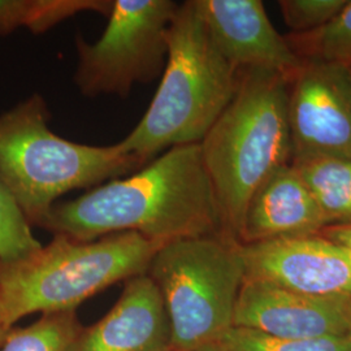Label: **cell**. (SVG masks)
<instances>
[{"label": "cell", "mask_w": 351, "mask_h": 351, "mask_svg": "<svg viewBox=\"0 0 351 351\" xmlns=\"http://www.w3.org/2000/svg\"><path fill=\"white\" fill-rule=\"evenodd\" d=\"M42 228L78 241L136 232L162 245L226 234L201 143L169 149L128 178L56 203Z\"/></svg>", "instance_id": "cell-1"}, {"label": "cell", "mask_w": 351, "mask_h": 351, "mask_svg": "<svg viewBox=\"0 0 351 351\" xmlns=\"http://www.w3.org/2000/svg\"><path fill=\"white\" fill-rule=\"evenodd\" d=\"M66 351H173L163 297L150 276L125 281L112 308L78 332Z\"/></svg>", "instance_id": "cell-12"}, {"label": "cell", "mask_w": 351, "mask_h": 351, "mask_svg": "<svg viewBox=\"0 0 351 351\" xmlns=\"http://www.w3.org/2000/svg\"><path fill=\"white\" fill-rule=\"evenodd\" d=\"M147 275L163 297L173 351L216 343L233 326L245 281L239 241L213 234L169 242L155 254Z\"/></svg>", "instance_id": "cell-6"}, {"label": "cell", "mask_w": 351, "mask_h": 351, "mask_svg": "<svg viewBox=\"0 0 351 351\" xmlns=\"http://www.w3.org/2000/svg\"><path fill=\"white\" fill-rule=\"evenodd\" d=\"M322 236L335 242L346 251L351 261V224L349 226H330L322 232Z\"/></svg>", "instance_id": "cell-21"}, {"label": "cell", "mask_w": 351, "mask_h": 351, "mask_svg": "<svg viewBox=\"0 0 351 351\" xmlns=\"http://www.w3.org/2000/svg\"><path fill=\"white\" fill-rule=\"evenodd\" d=\"M288 40L301 59L351 66V0L324 27Z\"/></svg>", "instance_id": "cell-17"}, {"label": "cell", "mask_w": 351, "mask_h": 351, "mask_svg": "<svg viewBox=\"0 0 351 351\" xmlns=\"http://www.w3.org/2000/svg\"><path fill=\"white\" fill-rule=\"evenodd\" d=\"M13 326H10L8 320H7V316L4 314V310H3V306L0 303V348L1 345L4 343V339L7 337V335L10 333V330L12 329Z\"/></svg>", "instance_id": "cell-22"}, {"label": "cell", "mask_w": 351, "mask_h": 351, "mask_svg": "<svg viewBox=\"0 0 351 351\" xmlns=\"http://www.w3.org/2000/svg\"><path fill=\"white\" fill-rule=\"evenodd\" d=\"M162 246L136 232L93 241L53 234L26 258L0 261V303L7 320L13 326L29 315L73 311L113 284L146 275Z\"/></svg>", "instance_id": "cell-5"}, {"label": "cell", "mask_w": 351, "mask_h": 351, "mask_svg": "<svg viewBox=\"0 0 351 351\" xmlns=\"http://www.w3.org/2000/svg\"><path fill=\"white\" fill-rule=\"evenodd\" d=\"M178 8L172 0H112L108 24L95 43L75 37V84L85 97L125 98L134 85L163 75L167 33Z\"/></svg>", "instance_id": "cell-7"}, {"label": "cell", "mask_w": 351, "mask_h": 351, "mask_svg": "<svg viewBox=\"0 0 351 351\" xmlns=\"http://www.w3.org/2000/svg\"><path fill=\"white\" fill-rule=\"evenodd\" d=\"M291 164L351 158V66L303 59L289 81Z\"/></svg>", "instance_id": "cell-8"}, {"label": "cell", "mask_w": 351, "mask_h": 351, "mask_svg": "<svg viewBox=\"0 0 351 351\" xmlns=\"http://www.w3.org/2000/svg\"><path fill=\"white\" fill-rule=\"evenodd\" d=\"M233 326L287 339L350 336L351 298L308 295L245 280Z\"/></svg>", "instance_id": "cell-11"}, {"label": "cell", "mask_w": 351, "mask_h": 351, "mask_svg": "<svg viewBox=\"0 0 351 351\" xmlns=\"http://www.w3.org/2000/svg\"><path fill=\"white\" fill-rule=\"evenodd\" d=\"M194 351H220L219 346L216 343H210V345H206V346H202L199 349Z\"/></svg>", "instance_id": "cell-23"}, {"label": "cell", "mask_w": 351, "mask_h": 351, "mask_svg": "<svg viewBox=\"0 0 351 351\" xmlns=\"http://www.w3.org/2000/svg\"><path fill=\"white\" fill-rule=\"evenodd\" d=\"M289 81L272 71L239 72L233 99L202 139L223 230L236 241L255 190L272 172L291 164Z\"/></svg>", "instance_id": "cell-2"}, {"label": "cell", "mask_w": 351, "mask_h": 351, "mask_svg": "<svg viewBox=\"0 0 351 351\" xmlns=\"http://www.w3.org/2000/svg\"><path fill=\"white\" fill-rule=\"evenodd\" d=\"M330 226L294 165L272 172L255 190L239 233L241 245L319 236Z\"/></svg>", "instance_id": "cell-13"}, {"label": "cell", "mask_w": 351, "mask_h": 351, "mask_svg": "<svg viewBox=\"0 0 351 351\" xmlns=\"http://www.w3.org/2000/svg\"><path fill=\"white\" fill-rule=\"evenodd\" d=\"M191 4L213 46L234 71L264 69L290 80L301 68L303 59L275 29L262 0H191Z\"/></svg>", "instance_id": "cell-10"}, {"label": "cell", "mask_w": 351, "mask_h": 351, "mask_svg": "<svg viewBox=\"0 0 351 351\" xmlns=\"http://www.w3.org/2000/svg\"><path fill=\"white\" fill-rule=\"evenodd\" d=\"M81 329L75 310L42 315L30 326L12 328L0 351H66Z\"/></svg>", "instance_id": "cell-16"}, {"label": "cell", "mask_w": 351, "mask_h": 351, "mask_svg": "<svg viewBox=\"0 0 351 351\" xmlns=\"http://www.w3.org/2000/svg\"><path fill=\"white\" fill-rule=\"evenodd\" d=\"M330 226L351 224V158H320L291 164Z\"/></svg>", "instance_id": "cell-14"}, {"label": "cell", "mask_w": 351, "mask_h": 351, "mask_svg": "<svg viewBox=\"0 0 351 351\" xmlns=\"http://www.w3.org/2000/svg\"><path fill=\"white\" fill-rule=\"evenodd\" d=\"M40 247L24 213L0 182V261H20Z\"/></svg>", "instance_id": "cell-19"}, {"label": "cell", "mask_w": 351, "mask_h": 351, "mask_svg": "<svg viewBox=\"0 0 351 351\" xmlns=\"http://www.w3.org/2000/svg\"><path fill=\"white\" fill-rule=\"evenodd\" d=\"M349 0H281L280 11L295 36L313 33L329 24Z\"/></svg>", "instance_id": "cell-20"}, {"label": "cell", "mask_w": 351, "mask_h": 351, "mask_svg": "<svg viewBox=\"0 0 351 351\" xmlns=\"http://www.w3.org/2000/svg\"><path fill=\"white\" fill-rule=\"evenodd\" d=\"M245 280L308 295L351 298L346 251L319 236L241 245Z\"/></svg>", "instance_id": "cell-9"}, {"label": "cell", "mask_w": 351, "mask_h": 351, "mask_svg": "<svg viewBox=\"0 0 351 351\" xmlns=\"http://www.w3.org/2000/svg\"><path fill=\"white\" fill-rule=\"evenodd\" d=\"M50 110L33 94L0 114V182L30 226H40L68 191L94 189L146 163L112 146H88L51 130Z\"/></svg>", "instance_id": "cell-4"}, {"label": "cell", "mask_w": 351, "mask_h": 351, "mask_svg": "<svg viewBox=\"0 0 351 351\" xmlns=\"http://www.w3.org/2000/svg\"><path fill=\"white\" fill-rule=\"evenodd\" d=\"M220 351H351V335L319 339H287L232 326L216 342Z\"/></svg>", "instance_id": "cell-18"}, {"label": "cell", "mask_w": 351, "mask_h": 351, "mask_svg": "<svg viewBox=\"0 0 351 351\" xmlns=\"http://www.w3.org/2000/svg\"><path fill=\"white\" fill-rule=\"evenodd\" d=\"M167 42L158 91L137 126L116 143L146 164L169 149L201 143L239 86V72L213 46L191 0L178 4Z\"/></svg>", "instance_id": "cell-3"}, {"label": "cell", "mask_w": 351, "mask_h": 351, "mask_svg": "<svg viewBox=\"0 0 351 351\" xmlns=\"http://www.w3.org/2000/svg\"><path fill=\"white\" fill-rule=\"evenodd\" d=\"M112 0H0V37L20 27L42 34L81 12L108 16Z\"/></svg>", "instance_id": "cell-15"}]
</instances>
